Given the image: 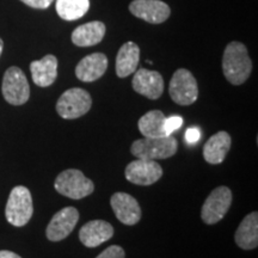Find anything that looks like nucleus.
Instances as JSON below:
<instances>
[{
    "label": "nucleus",
    "instance_id": "nucleus-1",
    "mask_svg": "<svg viewBox=\"0 0 258 258\" xmlns=\"http://www.w3.org/2000/svg\"><path fill=\"white\" fill-rule=\"evenodd\" d=\"M252 62L246 47L240 42L233 41L225 48L222 56V72L232 85H241L249 79Z\"/></svg>",
    "mask_w": 258,
    "mask_h": 258
},
{
    "label": "nucleus",
    "instance_id": "nucleus-2",
    "mask_svg": "<svg viewBox=\"0 0 258 258\" xmlns=\"http://www.w3.org/2000/svg\"><path fill=\"white\" fill-rule=\"evenodd\" d=\"M178 144L175 137L167 135L161 138H144L132 144L131 152L138 159L159 160L175 156Z\"/></svg>",
    "mask_w": 258,
    "mask_h": 258
},
{
    "label": "nucleus",
    "instance_id": "nucleus-3",
    "mask_svg": "<svg viewBox=\"0 0 258 258\" xmlns=\"http://www.w3.org/2000/svg\"><path fill=\"white\" fill-rule=\"evenodd\" d=\"M34 213L31 192L27 186H15L10 192L5 208V217L12 226L22 227L30 221Z\"/></svg>",
    "mask_w": 258,
    "mask_h": 258
},
{
    "label": "nucleus",
    "instance_id": "nucleus-4",
    "mask_svg": "<svg viewBox=\"0 0 258 258\" xmlns=\"http://www.w3.org/2000/svg\"><path fill=\"white\" fill-rule=\"evenodd\" d=\"M54 186L57 192L72 200H82L91 195L95 190L92 180L76 169L62 171L56 177Z\"/></svg>",
    "mask_w": 258,
    "mask_h": 258
},
{
    "label": "nucleus",
    "instance_id": "nucleus-5",
    "mask_svg": "<svg viewBox=\"0 0 258 258\" xmlns=\"http://www.w3.org/2000/svg\"><path fill=\"white\" fill-rule=\"evenodd\" d=\"M92 98L90 93L80 88L64 91L56 103V111L64 120H76L88 114L91 109Z\"/></svg>",
    "mask_w": 258,
    "mask_h": 258
},
{
    "label": "nucleus",
    "instance_id": "nucleus-6",
    "mask_svg": "<svg viewBox=\"0 0 258 258\" xmlns=\"http://www.w3.org/2000/svg\"><path fill=\"white\" fill-rule=\"evenodd\" d=\"M2 92L5 101L12 105H23L30 97L28 79L19 67L12 66L6 70L3 78Z\"/></svg>",
    "mask_w": 258,
    "mask_h": 258
},
{
    "label": "nucleus",
    "instance_id": "nucleus-7",
    "mask_svg": "<svg viewBox=\"0 0 258 258\" xmlns=\"http://www.w3.org/2000/svg\"><path fill=\"white\" fill-rule=\"evenodd\" d=\"M169 93L171 99L178 105H191L198 101L199 88L194 74L185 69H179L171 78Z\"/></svg>",
    "mask_w": 258,
    "mask_h": 258
},
{
    "label": "nucleus",
    "instance_id": "nucleus-8",
    "mask_svg": "<svg viewBox=\"0 0 258 258\" xmlns=\"http://www.w3.org/2000/svg\"><path fill=\"white\" fill-rule=\"evenodd\" d=\"M232 191L230 188L222 185L215 188L209 194L202 206L201 218L207 225L218 224L225 218L232 205Z\"/></svg>",
    "mask_w": 258,
    "mask_h": 258
},
{
    "label": "nucleus",
    "instance_id": "nucleus-9",
    "mask_svg": "<svg viewBox=\"0 0 258 258\" xmlns=\"http://www.w3.org/2000/svg\"><path fill=\"white\" fill-rule=\"evenodd\" d=\"M127 180L137 185H152L163 176V169L156 160L137 159L125 167Z\"/></svg>",
    "mask_w": 258,
    "mask_h": 258
},
{
    "label": "nucleus",
    "instance_id": "nucleus-10",
    "mask_svg": "<svg viewBox=\"0 0 258 258\" xmlns=\"http://www.w3.org/2000/svg\"><path fill=\"white\" fill-rule=\"evenodd\" d=\"M79 220V212L74 207L61 209L51 218L47 226L46 235L50 241H60L72 233Z\"/></svg>",
    "mask_w": 258,
    "mask_h": 258
},
{
    "label": "nucleus",
    "instance_id": "nucleus-11",
    "mask_svg": "<svg viewBox=\"0 0 258 258\" xmlns=\"http://www.w3.org/2000/svg\"><path fill=\"white\" fill-rule=\"evenodd\" d=\"M129 11L151 24L164 23L171 14L170 6L161 0H133L129 4Z\"/></svg>",
    "mask_w": 258,
    "mask_h": 258
},
{
    "label": "nucleus",
    "instance_id": "nucleus-12",
    "mask_svg": "<svg viewBox=\"0 0 258 258\" xmlns=\"http://www.w3.org/2000/svg\"><path fill=\"white\" fill-rule=\"evenodd\" d=\"M134 73L132 85L135 92L148 99L160 98L164 92V79L159 72L140 69Z\"/></svg>",
    "mask_w": 258,
    "mask_h": 258
},
{
    "label": "nucleus",
    "instance_id": "nucleus-13",
    "mask_svg": "<svg viewBox=\"0 0 258 258\" xmlns=\"http://www.w3.org/2000/svg\"><path fill=\"white\" fill-rule=\"evenodd\" d=\"M110 205L117 220L122 224L133 226L141 219V208L137 199L125 192H116L111 196Z\"/></svg>",
    "mask_w": 258,
    "mask_h": 258
},
{
    "label": "nucleus",
    "instance_id": "nucleus-14",
    "mask_svg": "<svg viewBox=\"0 0 258 258\" xmlns=\"http://www.w3.org/2000/svg\"><path fill=\"white\" fill-rule=\"evenodd\" d=\"M108 70V57L103 53H93L79 61L76 67V76L84 83L96 82Z\"/></svg>",
    "mask_w": 258,
    "mask_h": 258
},
{
    "label": "nucleus",
    "instance_id": "nucleus-15",
    "mask_svg": "<svg viewBox=\"0 0 258 258\" xmlns=\"http://www.w3.org/2000/svg\"><path fill=\"white\" fill-rule=\"evenodd\" d=\"M114 227L104 220H92L86 222L80 228L79 239L86 247H97L111 239Z\"/></svg>",
    "mask_w": 258,
    "mask_h": 258
},
{
    "label": "nucleus",
    "instance_id": "nucleus-16",
    "mask_svg": "<svg viewBox=\"0 0 258 258\" xmlns=\"http://www.w3.org/2000/svg\"><path fill=\"white\" fill-rule=\"evenodd\" d=\"M232 139L227 132H219L208 139L203 146V158L212 165H218L225 160L231 148Z\"/></svg>",
    "mask_w": 258,
    "mask_h": 258
},
{
    "label": "nucleus",
    "instance_id": "nucleus-17",
    "mask_svg": "<svg viewBox=\"0 0 258 258\" xmlns=\"http://www.w3.org/2000/svg\"><path fill=\"white\" fill-rule=\"evenodd\" d=\"M30 71L34 83L40 88L53 85L57 77V59L51 54L43 56L41 60L32 61Z\"/></svg>",
    "mask_w": 258,
    "mask_h": 258
},
{
    "label": "nucleus",
    "instance_id": "nucleus-18",
    "mask_svg": "<svg viewBox=\"0 0 258 258\" xmlns=\"http://www.w3.org/2000/svg\"><path fill=\"white\" fill-rule=\"evenodd\" d=\"M235 244L243 250H253L258 246V214L252 212L240 222L234 234Z\"/></svg>",
    "mask_w": 258,
    "mask_h": 258
},
{
    "label": "nucleus",
    "instance_id": "nucleus-19",
    "mask_svg": "<svg viewBox=\"0 0 258 258\" xmlns=\"http://www.w3.org/2000/svg\"><path fill=\"white\" fill-rule=\"evenodd\" d=\"M105 31L106 28L102 22H89L74 29L71 38L77 47H91L101 43L104 38Z\"/></svg>",
    "mask_w": 258,
    "mask_h": 258
},
{
    "label": "nucleus",
    "instance_id": "nucleus-20",
    "mask_svg": "<svg viewBox=\"0 0 258 258\" xmlns=\"http://www.w3.org/2000/svg\"><path fill=\"white\" fill-rule=\"evenodd\" d=\"M140 61V48L134 42H125L116 56V74L120 78H125L138 70Z\"/></svg>",
    "mask_w": 258,
    "mask_h": 258
},
{
    "label": "nucleus",
    "instance_id": "nucleus-21",
    "mask_svg": "<svg viewBox=\"0 0 258 258\" xmlns=\"http://www.w3.org/2000/svg\"><path fill=\"white\" fill-rule=\"evenodd\" d=\"M166 116L160 110H152L145 114L138 122V128L145 138L167 137L165 132Z\"/></svg>",
    "mask_w": 258,
    "mask_h": 258
},
{
    "label": "nucleus",
    "instance_id": "nucleus-22",
    "mask_svg": "<svg viewBox=\"0 0 258 258\" xmlns=\"http://www.w3.org/2000/svg\"><path fill=\"white\" fill-rule=\"evenodd\" d=\"M90 9V0H56L55 10L63 21H77Z\"/></svg>",
    "mask_w": 258,
    "mask_h": 258
},
{
    "label": "nucleus",
    "instance_id": "nucleus-23",
    "mask_svg": "<svg viewBox=\"0 0 258 258\" xmlns=\"http://www.w3.org/2000/svg\"><path fill=\"white\" fill-rule=\"evenodd\" d=\"M96 258H125L124 250L118 245H111L105 249L102 253H99Z\"/></svg>",
    "mask_w": 258,
    "mask_h": 258
},
{
    "label": "nucleus",
    "instance_id": "nucleus-24",
    "mask_svg": "<svg viewBox=\"0 0 258 258\" xmlns=\"http://www.w3.org/2000/svg\"><path fill=\"white\" fill-rule=\"evenodd\" d=\"M183 124V118L178 115L170 116L165 120V132L166 135H172V133L177 129H179Z\"/></svg>",
    "mask_w": 258,
    "mask_h": 258
},
{
    "label": "nucleus",
    "instance_id": "nucleus-25",
    "mask_svg": "<svg viewBox=\"0 0 258 258\" xmlns=\"http://www.w3.org/2000/svg\"><path fill=\"white\" fill-rule=\"evenodd\" d=\"M21 2L24 3L25 5L30 6V8H32V9L44 10V9L49 8L54 0H21Z\"/></svg>",
    "mask_w": 258,
    "mask_h": 258
},
{
    "label": "nucleus",
    "instance_id": "nucleus-26",
    "mask_svg": "<svg viewBox=\"0 0 258 258\" xmlns=\"http://www.w3.org/2000/svg\"><path fill=\"white\" fill-rule=\"evenodd\" d=\"M200 138H201V133H200L198 128H189L188 131L185 132V141L189 145L196 144L200 140Z\"/></svg>",
    "mask_w": 258,
    "mask_h": 258
},
{
    "label": "nucleus",
    "instance_id": "nucleus-27",
    "mask_svg": "<svg viewBox=\"0 0 258 258\" xmlns=\"http://www.w3.org/2000/svg\"><path fill=\"white\" fill-rule=\"evenodd\" d=\"M0 258H22L19 254L12 252V251L2 250L0 251Z\"/></svg>",
    "mask_w": 258,
    "mask_h": 258
},
{
    "label": "nucleus",
    "instance_id": "nucleus-28",
    "mask_svg": "<svg viewBox=\"0 0 258 258\" xmlns=\"http://www.w3.org/2000/svg\"><path fill=\"white\" fill-rule=\"evenodd\" d=\"M3 49H4V42H3L2 38H0V56H2Z\"/></svg>",
    "mask_w": 258,
    "mask_h": 258
}]
</instances>
